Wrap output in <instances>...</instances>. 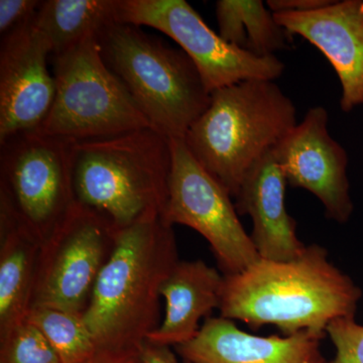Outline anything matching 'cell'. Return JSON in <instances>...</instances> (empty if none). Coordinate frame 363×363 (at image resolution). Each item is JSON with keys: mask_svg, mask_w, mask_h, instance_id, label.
<instances>
[{"mask_svg": "<svg viewBox=\"0 0 363 363\" xmlns=\"http://www.w3.org/2000/svg\"><path fill=\"white\" fill-rule=\"evenodd\" d=\"M360 298V289L332 264L328 252L312 245L297 259H259L245 271L223 274L218 310L255 330L274 325L286 336H325L334 320L354 317Z\"/></svg>", "mask_w": 363, "mask_h": 363, "instance_id": "1", "label": "cell"}, {"mask_svg": "<svg viewBox=\"0 0 363 363\" xmlns=\"http://www.w3.org/2000/svg\"><path fill=\"white\" fill-rule=\"evenodd\" d=\"M179 262L174 226L161 214L118 231L83 313L99 350H140L161 324L162 286Z\"/></svg>", "mask_w": 363, "mask_h": 363, "instance_id": "2", "label": "cell"}, {"mask_svg": "<svg viewBox=\"0 0 363 363\" xmlns=\"http://www.w3.org/2000/svg\"><path fill=\"white\" fill-rule=\"evenodd\" d=\"M171 171V140L154 128L72 145L76 204L117 231L150 213L162 216Z\"/></svg>", "mask_w": 363, "mask_h": 363, "instance_id": "3", "label": "cell"}, {"mask_svg": "<svg viewBox=\"0 0 363 363\" xmlns=\"http://www.w3.org/2000/svg\"><path fill=\"white\" fill-rule=\"evenodd\" d=\"M297 123L295 104L274 81H242L211 93L184 142L234 199L248 172Z\"/></svg>", "mask_w": 363, "mask_h": 363, "instance_id": "4", "label": "cell"}, {"mask_svg": "<svg viewBox=\"0 0 363 363\" xmlns=\"http://www.w3.org/2000/svg\"><path fill=\"white\" fill-rule=\"evenodd\" d=\"M97 40L107 68L152 128L169 140H184L211 98L188 55L126 23H109Z\"/></svg>", "mask_w": 363, "mask_h": 363, "instance_id": "5", "label": "cell"}, {"mask_svg": "<svg viewBox=\"0 0 363 363\" xmlns=\"http://www.w3.org/2000/svg\"><path fill=\"white\" fill-rule=\"evenodd\" d=\"M97 35L52 57L56 94L35 130L69 143L152 128L121 81L104 63Z\"/></svg>", "mask_w": 363, "mask_h": 363, "instance_id": "6", "label": "cell"}, {"mask_svg": "<svg viewBox=\"0 0 363 363\" xmlns=\"http://www.w3.org/2000/svg\"><path fill=\"white\" fill-rule=\"evenodd\" d=\"M72 145L35 131L0 143V215L40 245L76 205Z\"/></svg>", "mask_w": 363, "mask_h": 363, "instance_id": "7", "label": "cell"}, {"mask_svg": "<svg viewBox=\"0 0 363 363\" xmlns=\"http://www.w3.org/2000/svg\"><path fill=\"white\" fill-rule=\"evenodd\" d=\"M169 197L162 218L185 225L209 243L223 274L245 271L260 259L238 217L233 196L203 168L184 140H171Z\"/></svg>", "mask_w": 363, "mask_h": 363, "instance_id": "8", "label": "cell"}, {"mask_svg": "<svg viewBox=\"0 0 363 363\" xmlns=\"http://www.w3.org/2000/svg\"><path fill=\"white\" fill-rule=\"evenodd\" d=\"M116 23L150 26L171 38L192 60L210 93L247 80L274 81L285 65L228 44L185 0H117Z\"/></svg>", "mask_w": 363, "mask_h": 363, "instance_id": "9", "label": "cell"}, {"mask_svg": "<svg viewBox=\"0 0 363 363\" xmlns=\"http://www.w3.org/2000/svg\"><path fill=\"white\" fill-rule=\"evenodd\" d=\"M117 234L101 217L76 204L66 220L40 245L32 307L83 314L116 247Z\"/></svg>", "mask_w": 363, "mask_h": 363, "instance_id": "10", "label": "cell"}, {"mask_svg": "<svg viewBox=\"0 0 363 363\" xmlns=\"http://www.w3.org/2000/svg\"><path fill=\"white\" fill-rule=\"evenodd\" d=\"M328 123L323 106L312 107L272 152L288 185L316 196L326 216L343 224L353 211L348 157L329 133Z\"/></svg>", "mask_w": 363, "mask_h": 363, "instance_id": "11", "label": "cell"}, {"mask_svg": "<svg viewBox=\"0 0 363 363\" xmlns=\"http://www.w3.org/2000/svg\"><path fill=\"white\" fill-rule=\"evenodd\" d=\"M50 59L49 45L33 23L1 38L0 143L44 123L56 94Z\"/></svg>", "mask_w": 363, "mask_h": 363, "instance_id": "12", "label": "cell"}, {"mask_svg": "<svg viewBox=\"0 0 363 363\" xmlns=\"http://www.w3.org/2000/svg\"><path fill=\"white\" fill-rule=\"evenodd\" d=\"M290 37L300 35L330 62L341 83L340 106L363 104V0L332 1L309 13H274Z\"/></svg>", "mask_w": 363, "mask_h": 363, "instance_id": "13", "label": "cell"}, {"mask_svg": "<svg viewBox=\"0 0 363 363\" xmlns=\"http://www.w3.org/2000/svg\"><path fill=\"white\" fill-rule=\"evenodd\" d=\"M323 338L311 331L253 335L219 316L207 318L197 335L175 350L193 363H329L321 350Z\"/></svg>", "mask_w": 363, "mask_h": 363, "instance_id": "14", "label": "cell"}, {"mask_svg": "<svg viewBox=\"0 0 363 363\" xmlns=\"http://www.w3.org/2000/svg\"><path fill=\"white\" fill-rule=\"evenodd\" d=\"M286 177L269 152L252 167L241 184L234 204L240 215L252 218L250 238L260 259L288 262L304 252L297 222L286 209Z\"/></svg>", "mask_w": 363, "mask_h": 363, "instance_id": "15", "label": "cell"}, {"mask_svg": "<svg viewBox=\"0 0 363 363\" xmlns=\"http://www.w3.org/2000/svg\"><path fill=\"white\" fill-rule=\"evenodd\" d=\"M223 274L203 260H180L162 286L166 315L147 340L171 347L192 340L201 319L218 309Z\"/></svg>", "mask_w": 363, "mask_h": 363, "instance_id": "16", "label": "cell"}, {"mask_svg": "<svg viewBox=\"0 0 363 363\" xmlns=\"http://www.w3.org/2000/svg\"><path fill=\"white\" fill-rule=\"evenodd\" d=\"M40 245L0 215V335L25 321L30 308Z\"/></svg>", "mask_w": 363, "mask_h": 363, "instance_id": "17", "label": "cell"}, {"mask_svg": "<svg viewBox=\"0 0 363 363\" xmlns=\"http://www.w3.org/2000/svg\"><path fill=\"white\" fill-rule=\"evenodd\" d=\"M116 6L117 0H45L33 25L47 40L52 58L116 23Z\"/></svg>", "mask_w": 363, "mask_h": 363, "instance_id": "18", "label": "cell"}, {"mask_svg": "<svg viewBox=\"0 0 363 363\" xmlns=\"http://www.w3.org/2000/svg\"><path fill=\"white\" fill-rule=\"evenodd\" d=\"M215 14L222 39L253 56L274 57L288 47L290 35L262 0H218Z\"/></svg>", "mask_w": 363, "mask_h": 363, "instance_id": "19", "label": "cell"}, {"mask_svg": "<svg viewBox=\"0 0 363 363\" xmlns=\"http://www.w3.org/2000/svg\"><path fill=\"white\" fill-rule=\"evenodd\" d=\"M26 320L44 334L62 363H85L99 351L80 313L35 306Z\"/></svg>", "mask_w": 363, "mask_h": 363, "instance_id": "20", "label": "cell"}, {"mask_svg": "<svg viewBox=\"0 0 363 363\" xmlns=\"http://www.w3.org/2000/svg\"><path fill=\"white\" fill-rule=\"evenodd\" d=\"M0 363H62L49 341L25 320L0 335Z\"/></svg>", "mask_w": 363, "mask_h": 363, "instance_id": "21", "label": "cell"}, {"mask_svg": "<svg viewBox=\"0 0 363 363\" xmlns=\"http://www.w3.org/2000/svg\"><path fill=\"white\" fill-rule=\"evenodd\" d=\"M326 334L335 348V357L329 363H363V325L354 317L334 320Z\"/></svg>", "mask_w": 363, "mask_h": 363, "instance_id": "22", "label": "cell"}, {"mask_svg": "<svg viewBox=\"0 0 363 363\" xmlns=\"http://www.w3.org/2000/svg\"><path fill=\"white\" fill-rule=\"evenodd\" d=\"M42 2L39 0H0L1 38L32 25Z\"/></svg>", "mask_w": 363, "mask_h": 363, "instance_id": "23", "label": "cell"}, {"mask_svg": "<svg viewBox=\"0 0 363 363\" xmlns=\"http://www.w3.org/2000/svg\"><path fill=\"white\" fill-rule=\"evenodd\" d=\"M333 0H267L272 13H309L329 6Z\"/></svg>", "mask_w": 363, "mask_h": 363, "instance_id": "24", "label": "cell"}, {"mask_svg": "<svg viewBox=\"0 0 363 363\" xmlns=\"http://www.w3.org/2000/svg\"><path fill=\"white\" fill-rule=\"evenodd\" d=\"M143 363H179L171 346L145 340L140 348ZM183 363H193L184 360Z\"/></svg>", "mask_w": 363, "mask_h": 363, "instance_id": "25", "label": "cell"}, {"mask_svg": "<svg viewBox=\"0 0 363 363\" xmlns=\"http://www.w3.org/2000/svg\"><path fill=\"white\" fill-rule=\"evenodd\" d=\"M85 363H143L140 350L98 351L90 360Z\"/></svg>", "mask_w": 363, "mask_h": 363, "instance_id": "26", "label": "cell"}]
</instances>
